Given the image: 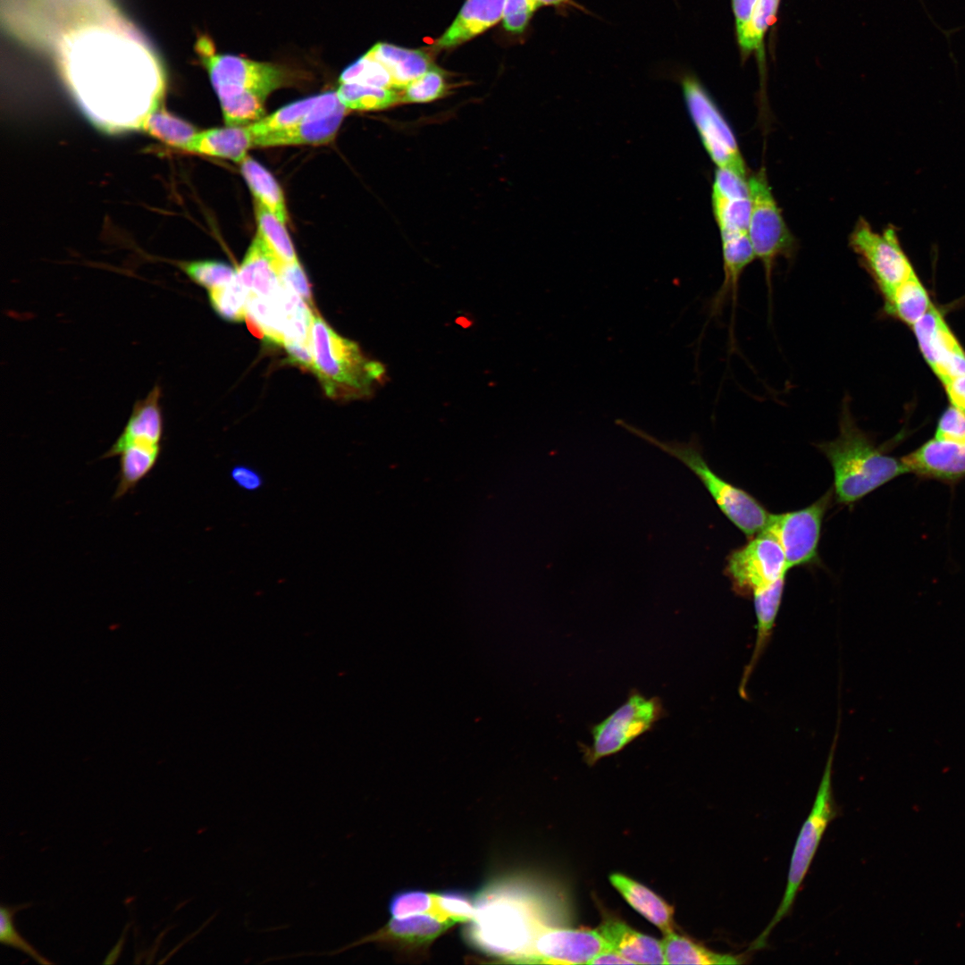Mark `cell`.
I'll list each match as a JSON object with an SVG mask.
<instances>
[{"label":"cell","mask_w":965,"mask_h":965,"mask_svg":"<svg viewBox=\"0 0 965 965\" xmlns=\"http://www.w3.org/2000/svg\"><path fill=\"white\" fill-rule=\"evenodd\" d=\"M196 49L219 100L244 91L266 98L286 83L287 72L282 67L232 55H215L213 43L206 37L198 39Z\"/></svg>","instance_id":"8fae6325"},{"label":"cell","mask_w":965,"mask_h":965,"mask_svg":"<svg viewBox=\"0 0 965 965\" xmlns=\"http://www.w3.org/2000/svg\"><path fill=\"white\" fill-rule=\"evenodd\" d=\"M162 389L155 385L137 400L122 432L101 458L119 457L115 500L132 491L155 466L162 452L164 419Z\"/></svg>","instance_id":"5b68a950"},{"label":"cell","mask_w":965,"mask_h":965,"mask_svg":"<svg viewBox=\"0 0 965 965\" xmlns=\"http://www.w3.org/2000/svg\"><path fill=\"white\" fill-rule=\"evenodd\" d=\"M240 170L256 201L264 206L286 224L288 214L285 200L282 190L274 177L249 156L240 163Z\"/></svg>","instance_id":"f546056e"},{"label":"cell","mask_w":965,"mask_h":965,"mask_svg":"<svg viewBox=\"0 0 965 965\" xmlns=\"http://www.w3.org/2000/svg\"><path fill=\"white\" fill-rule=\"evenodd\" d=\"M312 372L325 394L334 399H358L370 396L384 380L386 370L366 357L359 346L338 334L318 315L311 329Z\"/></svg>","instance_id":"277c9868"},{"label":"cell","mask_w":965,"mask_h":965,"mask_svg":"<svg viewBox=\"0 0 965 965\" xmlns=\"http://www.w3.org/2000/svg\"><path fill=\"white\" fill-rule=\"evenodd\" d=\"M616 424L683 462L701 481L723 514L748 538L764 530L770 514L751 494L709 467L695 438L688 442L664 441L624 420H617Z\"/></svg>","instance_id":"8992f818"},{"label":"cell","mask_w":965,"mask_h":965,"mask_svg":"<svg viewBox=\"0 0 965 965\" xmlns=\"http://www.w3.org/2000/svg\"><path fill=\"white\" fill-rule=\"evenodd\" d=\"M506 0H466L450 27L437 40L439 48L457 46L495 25Z\"/></svg>","instance_id":"44dd1931"},{"label":"cell","mask_w":965,"mask_h":965,"mask_svg":"<svg viewBox=\"0 0 965 965\" xmlns=\"http://www.w3.org/2000/svg\"><path fill=\"white\" fill-rule=\"evenodd\" d=\"M278 261L279 259L257 233L237 272L248 295L270 297L276 292L281 285Z\"/></svg>","instance_id":"603a6c76"},{"label":"cell","mask_w":965,"mask_h":965,"mask_svg":"<svg viewBox=\"0 0 965 965\" xmlns=\"http://www.w3.org/2000/svg\"><path fill=\"white\" fill-rule=\"evenodd\" d=\"M125 933H126V928H125V930L123 932V935L122 936V937L120 938V940L116 944V945L113 947V949H112L109 955L105 960L104 963L111 964V963H113V962L116 961L117 958L119 957V955L121 953L122 947L123 943H124Z\"/></svg>","instance_id":"f5cc1de1"},{"label":"cell","mask_w":965,"mask_h":965,"mask_svg":"<svg viewBox=\"0 0 965 965\" xmlns=\"http://www.w3.org/2000/svg\"><path fill=\"white\" fill-rule=\"evenodd\" d=\"M278 272L281 281L299 296L314 311L310 285L299 262L283 263L279 260Z\"/></svg>","instance_id":"f6af8a7d"},{"label":"cell","mask_w":965,"mask_h":965,"mask_svg":"<svg viewBox=\"0 0 965 965\" xmlns=\"http://www.w3.org/2000/svg\"><path fill=\"white\" fill-rule=\"evenodd\" d=\"M588 964H634V962L609 946L600 952Z\"/></svg>","instance_id":"816d5d0a"},{"label":"cell","mask_w":965,"mask_h":965,"mask_svg":"<svg viewBox=\"0 0 965 965\" xmlns=\"http://www.w3.org/2000/svg\"><path fill=\"white\" fill-rule=\"evenodd\" d=\"M598 931L611 948L634 964H665L661 941L636 931L619 919H607Z\"/></svg>","instance_id":"7402d4cb"},{"label":"cell","mask_w":965,"mask_h":965,"mask_svg":"<svg viewBox=\"0 0 965 965\" xmlns=\"http://www.w3.org/2000/svg\"><path fill=\"white\" fill-rule=\"evenodd\" d=\"M336 93L348 111H378L400 102V94L395 88L357 83H340Z\"/></svg>","instance_id":"4dcf8cb0"},{"label":"cell","mask_w":965,"mask_h":965,"mask_svg":"<svg viewBox=\"0 0 965 965\" xmlns=\"http://www.w3.org/2000/svg\"><path fill=\"white\" fill-rule=\"evenodd\" d=\"M265 99L254 92L244 91L220 100L225 124L241 127L259 121L264 116Z\"/></svg>","instance_id":"e575fe53"},{"label":"cell","mask_w":965,"mask_h":965,"mask_svg":"<svg viewBox=\"0 0 965 965\" xmlns=\"http://www.w3.org/2000/svg\"><path fill=\"white\" fill-rule=\"evenodd\" d=\"M366 55L388 70L395 89H402L435 66L424 51L407 49L388 43H377Z\"/></svg>","instance_id":"d4e9b609"},{"label":"cell","mask_w":965,"mask_h":965,"mask_svg":"<svg viewBox=\"0 0 965 965\" xmlns=\"http://www.w3.org/2000/svg\"><path fill=\"white\" fill-rule=\"evenodd\" d=\"M664 936L661 944L665 964H742L747 958L745 953L716 952L686 936L676 934L674 930Z\"/></svg>","instance_id":"4316f807"},{"label":"cell","mask_w":965,"mask_h":965,"mask_svg":"<svg viewBox=\"0 0 965 965\" xmlns=\"http://www.w3.org/2000/svg\"><path fill=\"white\" fill-rule=\"evenodd\" d=\"M207 292L213 309L224 320L239 323L247 318L248 292L238 274L231 282Z\"/></svg>","instance_id":"d6a6232c"},{"label":"cell","mask_w":965,"mask_h":965,"mask_svg":"<svg viewBox=\"0 0 965 965\" xmlns=\"http://www.w3.org/2000/svg\"><path fill=\"white\" fill-rule=\"evenodd\" d=\"M53 58L81 111L106 132L140 130L164 97L162 62L124 16L73 30L59 43Z\"/></svg>","instance_id":"6da1fadb"},{"label":"cell","mask_w":965,"mask_h":965,"mask_svg":"<svg viewBox=\"0 0 965 965\" xmlns=\"http://www.w3.org/2000/svg\"><path fill=\"white\" fill-rule=\"evenodd\" d=\"M540 7H553L558 13L566 14L569 11L578 10L588 13L587 9L575 0H533Z\"/></svg>","instance_id":"f907efd6"},{"label":"cell","mask_w":965,"mask_h":965,"mask_svg":"<svg viewBox=\"0 0 965 965\" xmlns=\"http://www.w3.org/2000/svg\"><path fill=\"white\" fill-rule=\"evenodd\" d=\"M475 913V897L459 890H445L436 894L433 914L453 924L468 922Z\"/></svg>","instance_id":"ab89813d"},{"label":"cell","mask_w":965,"mask_h":965,"mask_svg":"<svg viewBox=\"0 0 965 965\" xmlns=\"http://www.w3.org/2000/svg\"><path fill=\"white\" fill-rule=\"evenodd\" d=\"M453 923L441 919L432 913L416 914L404 918L392 917L379 930L361 937L341 948L315 955H333L349 948L370 942L396 947L407 953H421Z\"/></svg>","instance_id":"e0dca14e"},{"label":"cell","mask_w":965,"mask_h":965,"mask_svg":"<svg viewBox=\"0 0 965 965\" xmlns=\"http://www.w3.org/2000/svg\"><path fill=\"white\" fill-rule=\"evenodd\" d=\"M665 714L659 697L647 698L633 689L622 705L590 728L591 745L579 744L585 762L592 766L605 757L618 753L650 731Z\"/></svg>","instance_id":"ba28073f"},{"label":"cell","mask_w":965,"mask_h":965,"mask_svg":"<svg viewBox=\"0 0 965 965\" xmlns=\"http://www.w3.org/2000/svg\"><path fill=\"white\" fill-rule=\"evenodd\" d=\"M231 478L238 487L248 491H256L263 485L260 474L245 465L235 466L231 471Z\"/></svg>","instance_id":"7dc6e473"},{"label":"cell","mask_w":965,"mask_h":965,"mask_svg":"<svg viewBox=\"0 0 965 965\" xmlns=\"http://www.w3.org/2000/svg\"><path fill=\"white\" fill-rule=\"evenodd\" d=\"M835 743H833L824 773L818 785L811 810L804 821L796 840L791 858L787 884L781 902L774 917L751 943L748 951L765 947L774 927L788 914L794 902L800 886L810 867L823 835L836 817V804L832 790V768Z\"/></svg>","instance_id":"52a82bcc"},{"label":"cell","mask_w":965,"mask_h":965,"mask_svg":"<svg viewBox=\"0 0 965 965\" xmlns=\"http://www.w3.org/2000/svg\"><path fill=\"white\" fill-rule=\"evenodd\" d=\"M907 473L942 482L965 477V441L933 438L902 457Z\"/></svg>","instance_id":"d6986e66"},{"label":"cell","mask_w":965,"mask_h":965,"mask_svg":"<svg viewBox=\"0 0 965 965\" xmlns=\"http://www.w3.org/2000/svg\"><path fill=\"white\" fill-rule=\"evenodd\" d=\"M943 384L952 406L965 413V374L954 377Z\"/></svg>","instance_id":"681fc988"},{"label":"cell","mask_w":965,"mask_h":965,"mask_svg":"<svg viewBox=\"0 0 965 965\" xmlns=\"http://www.w3.org/2000/svg\"><path fill=\"white\" fill-rule=\"evenodd\" d=\"M679 81L687 109L709 157L717 168L747 177L734 134L711 96L692 72L681 73Z\"/></svg>","instance_id":"30bf717a"},{"label":"cell","mask_w":965,"mask_h":965,"mask_svg":"<svg viewBox=\"0 0 965 965\" xmlns=\"http://www.w3.org/2000/svg\"><path fill=\"white\" fill-rule=\"evenodd\" d=\"M178 267L195 283L206 290L223 286L235 279L237 272L216 260L178 262Z\"/></svg>","instance_id":"8d00e7d4"},{"label":"cell","mask_w":965,"mask_h":965,"mask_svg":"<svg viewBox=\"0 0 965 965\" xmlns=\"http://www.w3.org/2000/svg\"><path fill=\"white\" fill-rule=\"evenodd\" d=\"M935 438L965 441V413L951 406L939 419Z\"/></svg>","instance_id":"bcb514c9"},{"label":"cell","mask_w":965,"mask_h":965,"mask_svg":"<svg viewBox=\"0 0 965 965\" xmlns=\"http://www.w3.org/2000/svg\"><path fill=\"white\" fill-rule=\"evenodd\" d=\"M31 903H23L19 905H4L0 907V942L2 944L15 948L29 957H31L38 963L46 965L53 963L46 960L27 942L16 930L13 922L14 914L25 908L30 906Z\"/></svg>","instance_id":"b9f144b4"},{"label":"cell","mask_w":965,"mask_h":965,"mask_svg":"<svg viewBox=\"0 0 965 965\" xmlns=\"http://www.w3.org/2000/svg\"><path fill=\"white\" fill-rule=\"evenodd\" d=\"M540 6L533 0H506L503 11V26L514 34H522Z\"/></svg>","instance_id":"ee69618b"},{"label":"cell","mask_w":965,"mask_h":965,"mask_svg":"<svg viewBox=\"0 0 965 965\" xmlns=\"http://www.w3.org/2000/svg\"><path fill=\"white\" fill-rule=\"evenodd\" d=\"M850 399L843 401L839 434L817 445L834 471L835 495L839 503L852 504L893 479L907 473L901 458L889 456L860 430L851 412Z\"/></svg>","instance_id":"3957f363"},{"label":"cell","mask_w":965,"mask_h":965,"mask_svg":"<svg viewBox=\"0 0 965 965\" xmlns=\"http://www.w3.org/2000/svg\"><path fill=\"white\" fill-rule=\"evenodd\" d=\"M140 130L167 147L182 152L197 133L191 123L160 107L146 117Z\"/></svg>","instance_id":"f1b7e54d"},{"label":"cell","mask_w":965,"mask_h":965,"mask_svg":"<svg viewBox=\"0 0 965 965\" xmlns=\"http://www.w3.org/2000/svg\"><path fill=\"white\" fill-rule=\"evenodd\" d=\"M254 136L248 126L214 128L192 138L185 153L230 159L241 163L248 150L254 147Z\"/></svg>","instance_id":"cb8c5ba5"},{"label":"cell","mask_w":965,"mask_h":965,"mask_svg":"<svg viewBox=\"0 0 965 965\" xmlns=\"http://www.w3.org/2000/svg\"><path fill=\"white\" fill-rule=\"evenodd\" d=\"M784 551L776 539L761 532L730 552L725 573L734 591L743 595L765 589L786 575Z\"/></svg>","instance_id":"5bb4252c"},{"label":"cell","mask_w":965,"mask_h":965,"mask_svg":"<svg viewBox=\"0 0 965 965\" xmlns=\"http://www.w3.org/2000/svg\"><path fill=\"white\" fill-rule=\"evenodd\" d=\"M884 302L888 315L911 326L933 306L916 273L902 281Z\"/></svg>","instance_id":"83f0119b"},{"label":"cell","mask_w":965,"mask_h":965,"mask_svg":"<svg viewBox=\"0 0 965 965\" xmlns=\"http://www.w3.org/2000/svg\"><path fill=\"white\" fill-rule=\"evenodd\" d=\"M714 216L722 231H748L751 216L749 197H726L712 193Z\"/></svg>","instance_id":"d590c367"},{"label":"cell","mask_w":965,"mask_h":965,"mask_svg":"<svg viewBox=\"0 0 965 965\" xmlns=\"http://www.w3.org/2000/svg\"><path fill=\"white\" fill-rule=\"evenodd\" d=\"M612 885L642 916L663 934L674 930V909L645 885L618 873L609 876Z\"/></svg>","instance_id":"484cf974"},{"label":"cell","mask_w":965,"mask_h":965,"mask_svg":"<svg viewBox=\"0 0 965 965\" xmlns=\"http://www.w3.org/2000/svg\"><path fill=\"white\" fill-rule=\"evenodd\" d=\"M748 187L751 201L748 235L755 257L763 265L770 295L776 262L779 257L791 258L796 250V242L774 197L765 172L760 170L748 178Z\"/></svg>","instance_id":"9c48e42d"},{"label":"cell","mask_w":965,"mask_h":965,"mask_svg":"<svg viewBox=\"0 0 965 965\" xmlns=\"http://www.w3.org/2000/svg\"><path fill=\"white\" fill-rule=\"evenodd\" d=\"M447 88L448 85L443 71L434 66L401 89L400 102H431L442 97L447 92Z\"/></svg>","instance_id":"60d3db41"},{"label":"cell","mask_w":965,"mask_h":965,"mask_svg":"<svg viewBox=\"0 0 965 965\" xmlns=\"http://www.w3.org/2000/svg\"><path fill=\"white\" fill-rule=\"evenodd\" d=\"M339 81L394 88L393 80L388 70L366 54L348 66L341 72Z\"/></svg>","instance_id":"f35d334b"},{"label":"cell","mask_w":965,"mask_h":965,"mask_svg":"<svg viewBox=\"0 0 965 965\" xmlns=\"http://www.w3.org/2000/svg\"><path fill=\"white\" fill-rule=\"evenodd\" d=\"M833 490L804 508L770 514L762 532L780 544L788 569L810 564L817 558L822 521L832 501Z\"/></svg>","instance_id":"4fadbf2b"},{"label":"cell","mask_w":965,"mask_h":965,"mask_svg":"<svg viewBox=\"0 0 965 965\" xmlns=\"http://www.w3.org/2000/svg\"><path fill=\"white\" fill-rule=\"evenodd\" d=\"M849 244L884 300L915 273L894 226L877 232L866 219L860 218L851 232Z\"/></svg>","instance_id":"7c38bea8"},{"label":"cell","mask_w":965,"mask_h":965,"mask_svg":"<svg viewBox=\"0 0 965 965\" xmlns=\"http://www.w3.org/2000/svg\"><path fill=\"white\" fill-rule=\"evenodd\" d=\"M283 346L292 364L312 372L314 363L311 343L291 341L284 343Z\"/></svg>","instance_id":"c3c4849f"},{"label":"cell","mask_w":965,"mask_h":965,"mask_svg":"<svg viewBox=\"0 0 965 965\" xmlns=\"http://www.w3.org/2000/svg\"><path fill=\"white\" fill-rule=\"evenodd\" d=\"M912 327L924 358L943 383L965 374V353L934 306Z\"/></svg>","instance_id":"ac0fdd59"},{"label":"cell","mask_w":965,"mask_h":965,"mask_svg":"<svg viewBox=\"0 0 965 965\" xmlns=\"http://www.w3.org/2000/svg\"><path fill=\"white\" fill-rule=\"evenodd\" d=\"M318 99V95L290 103L270 115L249 124L254 138L273 131L290 128L312 113Z\"/></svg>","instance_id":"836d02e7"},{"label":"cell","mask_w":965,"mask_h":965,"mask_svg":"<svg viewBox=\"0 0 965 965\" xmlns=\"http://www.w3.org/2000/svg\"><path fill=\"white\" fill-rule=\"evenodd\" d=\"M734 16L738 46L743 58L756 54L764 61V47L759 45L753 32L754 7L757 0H731Z\"/></svg>","instance_id":"74e56055"},{"label":"cell","mask_w":965,"mask_h":965,"mask_svg":"<svg viewBox=\"0 0 965 965\" xmlns=\"http://www.w3.org/2000/svg\"><path fill=\"white\" fill-rule=\"evenodd\" d=\"M723 254L724 280L714 296L709 316H716L727 298L735 304L740 278L745 268L756 258L748 231L720 232Z\"/></svg>","instance_id":"ffe728a7"},{"label":"cell","mask_w":965,"mask_h":965,"mask_svg":"<svg viewBox=\"0 0 965 965\" xmlns=\"http://www.w3.org/2000/svg\"><path fill=\"white\" fill-rule=\"evenodd\" d=\"M348 112L336 92L320 94L314 111L306 119L290 128L254 138L253 146L270 147L327 144L335 138Z\"/></svg>","instance_id":"2e32d148"},{"label":"cell","mask_w":965,"mask_h":965,"mask_svg":"<svg viewBox=\"0 0 965 965\" xmlns=\"http://www.w3.org/2000/svg\"><path fill=\"white\" fill-rule=\"evenodd\" d=\"M475 913L464 936L481 952L508 962L524 963L532 943L544 927L514 885L492 882L475 895Z\"/></svg>","instance_id":"7a4b0ae2"},{"label":"cell","mask_w":965,"mask_h":965,"mask_svg":"<svg viewBox=\"0 0 965 965\" xmlns=\"http://www.w3.org/2000/svg\"><path fill=\"white\" fill-rule=\"evenodd\" d=\"M608 944L597 930L543 927L524 963L588 964Z\"/></svg>","instance_id":"9a60e30c"},{"label":"cell","mask_w":965,"mask_h":965,"mask_svg":"<svg viewBox=\"0 0 965 965\" xmlns=\"http://www.w3.org/2000/svg\"><path fill=\"white\" fill-rule=\"evenodd\" d=\"M255 206L257 233L274 256L283 263L298 261L285 224L261 203Z\"/></svg>","instance_id":"1f68e13d"},{"label":"cell","mask_w":965,"mask_h":965,"mask_svg":"<svg viewBox=\"0 0 965 965\" xmlns=\"http://www.w3.org/2000/svg\"><path fill=\"white\" fill-rule=\"evenodd\" d=\"M436 894L422 890H406L394 895L389 902V910L394 918L434 912Z\"/></svg>","instance_id":"7bdbcfd3"}]
</instances>
